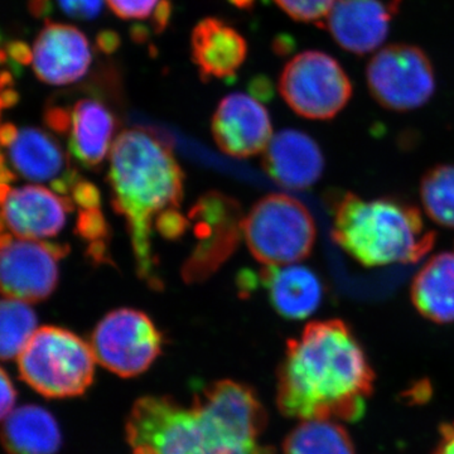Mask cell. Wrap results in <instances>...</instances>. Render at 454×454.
Segmentation results:
<instances>
[{
  "label": "cell",
  "instance_id": "1",
  "mask_svg": "<svg viewBox=\"0 0 454 454\" xmlns=\"http://www.w3.org/2000/svg\"><path fill=\"white\" fill-rule=\"evenodd\" d=\"M267 413L252 387L214 382L186 406L145 396L131 409L127 438L133 454H271L262 446Z\"/></svg>",
  "mask_w": 454,
  "mask_h": 454
},
{
  "label": "cell",
  "instance_id": "2",
  "mask_svg": "<svg viewBox=\"0 0 454 454\" xmlns=\"http://www.w3.org/2000/svg\"><path fill=\"white\" fill-rule=\"evenodd\" d=\"M373 381L369 358L346 322H312L286 346L278 373V406L297 419L357 422Z\"/></svg>",
  "mask_w": 454,
  "mask_h": 454
},
{
  "label": "cell",
  "instance_id": "3",
  "mask_svg": "<svg viewBox=\"0 0 454 454\" xmlns=\"http://www.w3.org/2000/svg\"><path fill=\"white\" fill-rule=\"evenodd\" d=\"M107 181L114 210L127 223L138 276L160 291L163 283L153 234L164 215L181 207L184 170L162 137L145 128H131L114 140Z\"/></svg>",
  "mask_w": 454,
  "mask_h": 454
},
{
  "label": "cell",
  "instance_id": "4",
  "mask_svg": "<svg viewBox=\"0 0 454 454\" xmlns=\"http://www.w3.org/2000/svg\"><path fill=\"white\" fill-rule=\"evenodd\" d=\"M333 238L343 252L369 268L420 262L435 244V232L415 206L354 193L333 203Z\"/></svg>",
  "mask_w": 454,
  "mask_h": 454
},
{
  "label": "cell",
  "instance_id": "5",
  "mask_svg": "<svg viewBox=\"0 0 454 454\" xmlns=\"http://www.w3.org/2000/svg\"><path fill=\"white\" fill-rule=\"evenodd\" d=\"M91 346L65 328H38L18 356L20 379L51 399L82 395L95 378Z\"/></svg>",
  "mask_w": 454,
  "mask_h": 454
},
{
  "label": "cell",
  "instance_id": "6",
  "mask_svg": "<svg viewBox=\"0 0 454 454\" xmlns=\"http://www.w3.org/2000/svg\"><path fill=\"white\" fill-rule=\"evenodd\" d=\"M243 236L254 258L265 267H279L309 258L317 229L315 219L300 200L270 193L244 217Z\"/></svg>",
  "mask_w": 454,
  "mask_h": 454
},
{
  "label": "cell",
  "instance_id": "7",
  "mask_svg": "<svg viewBox=\"0 0 454 454\" xmlns=\"http://www.w3.org/2000/svg\"><path fill=\"white\" fill-rule=\"evenodd\" d=\"M279 91L298 115L312 121H328L348 106L352 85L333 57L319 51H306L284 67Z\"/></svg>",
  "mask_w": 454,
  "mask_h": 454
},
{
  "label": "cell",
  "instance_id": "8",
  "mask_svg": "<svg viewBox=\"0 0 454 454\" xmlns=\"http://www.w3.org/2000/svg\"><path fill=\"white\" fill-rule=\"evenodd\" d=\"M90 346L100 365L121 378H134L162 354L163 334L142 310L119 309L101 318Z\"/></svg>",
  "mask_w": 454,
  "mask_h": 454
},
{
  "label": "cell",
  "instance_id": "9",
  "mask_svg": "<svg viewBox=\"0 0 454 454\" xmlns=\"http://www.w3.org/2000/svg\"><path fill=\"white\" fill-rule=\"evenodd\" d=\"M373 98L393 112H411L434 94L435 77L429 57L413 44H390L372 57L366 70Z\"/></svg>",
  "mask_w": 454,
  "mask_h": 454
},
{
  "label": "cell",
  "instance_id": "10",
  "mask_svg": "<svg viewBox=\"0 0 454 454\" xmlns=\"http://www.w3.org/2000/svg\"><path fill=\"white\" fill-rule=\"evenodd\" d=\"M197 238L182 269L187 283L207 279L234 254L243 235V212L231 197L208 192L190 211Z\"/></svg>",
  "mask_w": 454,
  "mask_h": 454
},
{
  "label": "cell",
  "instance_id": "11",
  "mask_svg": "<svg viewBox=\"0 0 454 454\" xmlns=\"http://www.w3.org/2000/svg\"><path fill=\"white\" fill-rule=\"evenodd\" d=\"M70 252L67 245L12 241L0 249V293L5 298L37 303L55 292L59 262Z\"/></svg>",
  "mask_w": 454,
  "mask_h": 454
},
{
  "label": "cell",
  "instance_id": "12",
  "mask_svg": "<svg viewBox=\"0 0 454 454\" xmlns=\"http://www.w3.org/2000/svg\"><path fill=\"white\" fill-rule=\"evenodd\" d=\"M271 134L268 110L253 95H227L212 116L215 142L230 157L249 158L262 153L273 138Z\"/></svg>",
  "mask_w": 454,
  "mask_h": 454
},
{
  "label": "cell",
  "instance_id": "13",
  "mask_svg": "<svg viewBox=\"0 0 454 454\" xmlns=\"http://www.w3.org/2000/svg\"><path fill=\"white\" fill-rule=\"evenodd\" d=\"M31 61L41 82L68 85L88 73L92 61L91 47L76 27L47 23L33 44Z\"/></svg>",
  "mask_w": 454,
  "mask_h": 454
},
{
  "label": "cell",
  "instance_id": "14",
  "mask_svg": "<svg viewBox=\"0 0 454 454\" xmlns=\"http://www.w3.org/2000/svg\"><path fill=\"white\" fill-rule=\"evenodd\" d=\"M2 216L12 234L23 240L51 238L64 229L73 200L41 186L14 188L2 202Z\"/></svg>",
  "mask_w": 454,
  "mask_h": 454
},
{
  "label": "cell",
  "instance_id": "15",
  "mask_svg": "<svg viewBox=\"0 0 454 454\" xmlns=\"http://www.w3.org/2000/svg\"><path fill=\"white\" fill-rule=\"evenodd\" d=\"M324 167L318 145L300 130L279 131L262 155V168L269 177L288 190L312 187L321 178Z\"/></svg>",
  "mask_w": 454,
  "mask_h": 454
},
{
  "label": "cell",
  "instance_id": "16",
  "mask_svg": "<svg viewBox=\"0 0 454 454\" xmlns=\"http://www.w3.org/2000/svg\"><path fill=\"white\" fill-rule=\"evenodd\" d=\"M391 11L380 0H336L325 26L342 49L365 55L387 37Z\"/></svg>",
  "mask_w": 454,
  "mask_h": 454
},
{
  "label": "cell",
  "instance_id": "17",
  "mask_svg": "<svg viewBox=\"0 0 454 454\" xmlns=\"http://www.w3.org/2000/svg\"><path fill=\"white\" fill-rule=\"evenodd\" d=\"M252 276L267 291L273 309L289 321H301L315 313L324 297L321 279L303 265L265 267L258 278Z\"/></svg>",
  "mask_w": 454,
  "mask_h": 454
},
{
  "label": "cell",
  "instance_id": "18",
  "mask_svg": "<svg viewBox=\"0 0 454 454\" xmlns=\"http://www.w3.org/2000/svg\"><path fill=\"white\" fill-rule=\"evenodd\" d=\"M192 59L205 80L230 79L243 66L247 44L234 27L217 18H205L191 37Z\"/></svg>",
  "mask_w": 454,
  "mask_h": 454
},
{
  "label": "cell",
  "instance_id": "19",
  "mask_svg": "<svg viewBox=\"0 0 454 454\" xmlns=\"http://www.w3.org/2000/svg\"><path fill=\"white\" fill-rule=\"evenodd\" d=\"M68 149L83 168L98 169L112 149L116 119L95 98H82L71 110Z\"/></svg>",
  "mask_w": 454,
  "mask_h": 454
},
{
  "label": "cell",
  "instance_id": "20",
  "mask_svg": "<svg viewBox=\"0 0 454 454\" xmlns=\"http://www.w3.org/2000/svg\"><path fill=\"white\" fill-rule=\"evenodd\" d=\"M9 158L14 168L33 182L67 181L76 175L68 164L67 155L61 145L46 131L35 128H22L9 145Z\"/></svg>",
  "mask_w": 454,
  "mask_h": 454
},
{
  "label": "cell",
  "instance_id": "21",
  "mask_svg": "<svg viewBox=\"0 0 454 454\" xmlns=\"http://www.w3.org/2000/svg\"><path fill=\"white\" fill-rule=\"evenodd\" d=\"M0 441L8 454H56L62 437L49 411L38 405H25L5 418Z\"/></svg>",
  "mask_w": 454,
  "mask_h": 454
},
{
  "label": "cell",
  "instance_id": "22",
  "mask_svg": "<svg viewBox=\"0 0 454 454\" xmlns=\"http://www.w3.org/2000/svg\"><path fill=\"white\" fill-rule=\"evenodd\" d=\"M411 301L418 312L434 324L454 322V253L433 256L411 284Z\"/></svg>",
  "mask_w": 454,
  "mask_h": 454
},
{
  "label": "cell",
  "instance_id": "23",
  "mask_svg": "<svg viewBox=\"0 0 454 454\" xmlns=\"http://www.w3.org/2000/svg\"><path fill=\"white\" fill-rule=\"evenodd\" d=\"M284 454H356L348 430L336 420H303L289 433Z\"/></svg>",
  "mask_w": 454,
  "mask_h": 454
},
{
  "label": "cell",
  "instance_id": "24",
  "mask_svg": "<svg viewBox=\"0 0 454 454\" xmlns=\"http://www.w3.org/2000/svg\"><path fill=\"white\" fill-rule=\"evenodd\" d=\"M37 331V317L26 301L0 300V360L18 357Z\"/></svg>",
  "mask_w": 454,
  "mask_h": 454
},
{
  "label": "cell",
  "instance_id": "25",
  "mask_svg": "<svg viewBox=\"0 0 454 454\" xmlns=\"http://www.w3.org/2000/svg\"><path fill=\"white\" fill-rule=\"evenodd\" d=\"M420 199L430 219L454 229V164H439L423 176Z\"/></svg>",
  "mask_w": 454,
  "mask_h": 454
},
{
  "label": "cell",
  "instance_id": "26",
  "mask_svg": "<svg viewBox=\"0 0 454 454\" xmlns=\"http://www.w3.org/2000/svg\"><path fill=\"white\" fill-rule=\"evenodd\" d=\"M336 0H276L293 20L304 23L321 22L327 18Z\"/></svg>",
  "mask_w": 454,
  "mask_h": 454
},
{
  "label": "cell",
  "instance_id": "27",
  "mask_svg": "<svg viewBox=\"0 0 454 454\" xmlns=\"http://www.w3.org/2000/svg\"><path fill=\"white\" fill-rule=\"evenodd\" d=\"M116 16L122 20H145L154 14L160 0H106Z\"/></svg>",
  "mask_w": 454,
  "mask_h": 454
},
{
  "label": "cell",
  "instance_id": "28",
  "mask_svg": "<svg viewBox=\"0 0 454 454\" xmlns=\"http://www.w3.org/2000/svg\"><path fill=\"white\" fill-rule=\"evenodd\" d=\"M104 0H57L66 16L77 20H95L103 9Z\"/></svg>",
  "mask_w": 454,
  "mask_h": 454
},
{
  "label": "cell",
  "instance_id": "29",
  "mask_svg": "<svg viewBox=\"0 0 454 454\" xmlns=\"http://www.w3.org/2000/svg\"><path fill=\"white\" fill-rule=\"evenodd\" d=\"M68 197L73 200L74 206H79L80 210L82 208L100 207L101 205L100 191L94 184L83 178L74 184Z\"/></svg>",
  "mask_w": 454,
  "mask_h": 454
},
{
  "label": "cell",
  "instance_id": "30",
  "mask_svg": "<svg viewBox=\"0 0 454 454\" xmlns=\"http://www.w3.org/2000/svg\"><path fill=\"white\" fill-rule=\"evenodd\" d=\"M16 399L17 391L7 372L0 367V420H4L12 413Z\"/></svg>",
  "mask_w": 454,
  "mask_h": 454
},
{
  "label": "cell",
  "instance_id": "31",
  "mask_svg": "<svg viewBox=\"0 0 454 454\" xmlns=\"http://www.w3.org/2000/svg\"><path fill=\"white\" fill-rule=\"evenodd\" d=\"M434 454H454V423L441 428V441Z\"/></svg>",
  "mask_w": 454,
  "mask_h": 454
},
{
  "label": "cell",
  "instance_id": "32",
  "mask_svg": "<svg viewBox=\"0 0 454 454\" xmlns=\"http://www.w3.org/2000/svg\"><path fill=\"white\" fill-rule=\"evenodd\" d=\"M98 44L101 51L110 53L118 49L119 44H121V41H119V37L116 33L107 31L98 35Z\"/></svg>",
  "mask_w": 454,
  "mask_h": 454
},
{
  "label": "cell",
  "instance_id": "33",
  "mask_svg": "<svg viewBox=\"0 0 454 454\" xmlns=\"http://www.w3.org/2000/svg\"><path fill=\"white\" fill-rule=\"evenodd\" d=\"M252 95L254 98H270L271 85L269 80L260 77L259 80H254L252 83Z\"/></svg>",
  "mask_w": 454,
  "mask_h": 454
},
{
  "label": "cell",
  "instance_id": "34",
  "mask_svg": "<svg viewBox=\"0 0 454 454\" xmlns=\"http://www.w3.org/2000/svg\"><path fill=\"white\" fill-rule=\"evenodd\" d=\"M18 129L12 124H5L0 128V145L9 146L16 139Z\"/></svg>",
  "mask_w": 454,
  "mask_h": 454
},
{
  "label": "cell",
  "instance_id": "35",
  "mask_svg": "<svg viewBox=\"0 0 454 454\" xmlns=\"http://www.w3.org/2000/svg\"><path fill=\"white\" fill-rule=\"evenodd\" d=\"M5 226H7V223H5L4 219H3V216H0V249L2 247H4L5 245H8L9 243H12L13 241V238H12V235L9 234V232L5 231Z\"/></svg>",
  "mask_w": 454,
  "mask_h": 454
},
{
  "label": "cell",
  "instance_id": "36",
  "mask_svg": "<svg viewBox=\"0 0 454 454\" xmlns=\"http://www.w3.org/2000/svg\"><path fill=\"white\" fill-rule=\"evenodd\" d=\"M232 4L236 5V7L240 9H250L253 7L254 2L255 0H230Z\"/></svg>",
  "mask_w": 454,
  "mask_h": 454
},
{
  "label": "cell",
  "instance_id": "37",
  "mask_svg": "<svg viewBox=\"0 0 454 454\" xmlns=\"http://www.w3.org/2000/svg\"><path fill=\"white\" fill-rule=\"evenodd\" d=\"M4 95H0V107L4 106V101H3Z\"/></svg>",
  "mask_w": 454,
  "mask_h": 454
},
{
  "label": "cell",
  "instance_id": "38",
  "mask_svg": "<svg viewBox=\"0 0 454 454\" xmlns=\"http://www.w3.org/2000/svg\"></svg>",
  "mask_w": 454,
  "mask_h": 454
}]
</instances>
